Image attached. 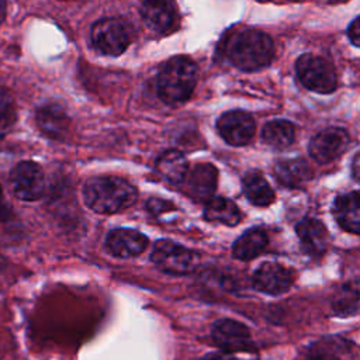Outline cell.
<instances>
[{"label": "cell", "instance_id": "6da1fadb", "mask_svg": "<svg viewBox=\"0 0 360 360\" xmlns=\"http://www.w3.org/2000/svg\"><path fill=\"white\" fill-rule=\"evenodd\" d=\"M136 188L118 176H96L83 186L86 205L98 214H115L136 201Z\"/></svg>", "mask_w": 360, "mask_h": 360}, {"label": "cell", "instance_id": "7a4b0ae2", "mask_svg": "<svg viewBox=\"0 0 360 360\" xmlns=\"http://www.w3.org/2000/svg\"><path fill=\"white\" fill-rule=\"evenodd\" d=\"M226 51L231 63L245 72L266 68L271 63L274 56L271 38L259 30H245L235 34Z\"/></svg>", "mask_w": 360, "mask_h": 360}, {"label": "cell", "instance_id": "3957f363", "mask_svg": "<svg viewBox=\"0 0 360 360\" xmlns=\"http://www.w3.org/2000/svg\"><path fill=\"white\" fill-rule=\"evenodd\" d=\"M195 83V63L186 56H174L160 68L156 77V90L166 104L179 105L190 98Z\"/></svg>", "mask_w": 360, "mask_h": 360}, {"label": "cell", "instance_id": "277c9868", "mask_svg": "<svg viewBox=\"0 0 360 360\" xmlns=\"http://www.w3.org/2000/svg\"><path fill=\"white\" fill-rule=\"evenodd\" d=\"M295 70L300 82L311 91L326 94L332 93L338 86L335 68L321 56L301 55L295 62Z\"/></svg>", "mask_w": 360, "mask_h": 360}, {"label": "cell", "instance_id": "5b68a950", "mask_svg": "<svg viewBox=\"0 0 360 360\" xmlns=\"http://www.w3.org/2000/svg\"><path fill=\"white\" fill-rule=\"evenodd\" d=\"M150 260L155 266L169 274H187L197 266V255L167 239H160L153 245Z\"/></svg>", "mask_w": 360, "mask_h": 360}, {"label": "cell", "instance_id": "8992f818", "mask_svg": "<svg viewBox=\"0 0 360 360\" xmlns=\"http://www.w3.org/2000/svg\"><path fill=\"white\" fill-rule=\"evenodd\" d=\"M91 39L100 52L117 56L127 49L129 44V31L118 18H103L93 25Z\"/></svg>", "mask_w": 360, "mask_h": 360}, {"label": "cell", "instance_id": "52a82bcc", "mask_svg": "<svg viewBox=\"0 0 360 360\" xmlns=\"http://www.w3.org/2000/svg\"><path fill=\"white\" fill-rule=\"evenodd\" d=\"M10 184L20 200L35 201L45 191L44 172L35 162H20L10 173Z\"/></svg>", "mask_w": 360, "mask_h": 360}, {"label": "cell", "instance_id": "ba28073f", "mask_svg": "<svg viewBox=\"0 0 360 360\" xmlns=\"http://www.w3.org/2000/svg\"><path fill=\"white\" fill-rule=\"evenodd\" d=\"M214 343L226 353L250 352L253 350V340L249 329L233 319H219L214 323L211 332Z\"/></svg>", "mask_w": 360, "mask_h": 360}, {"label": "cell", "instance_id": "9c48e42d", "mask_svg": "<svg viewBox=\"0 0 360 360\" xmlns=\"http://www.w3.org/2000/svg\"><path fill=\"white\" fill-rule=\"evenodd\" d=\"M349 145V134L343 128L330 127L319 131L309 141V155L319 165L338 159Z\"/></svg>", "mask_w": 360, "mask_h": 360}, {"label": "cell", "instance_id": "30bf717a", "mask_svg": "<svg viewBox=\"0 0 360 360\" xmlns=\"http://www.w3.org/2000/svg\"><path fill=\"white\" fill-rule=\"evenodd\" d=\"M217 129L222 139L232 146L249 143L255 135L256 124L250 114L233 110L222 114L217 121Z\"/></svg>", "mask_w": 360, "mask_h": 360}, {"label": "cell", "instance_id": "8fae6325", "mask_svg": "<svg viewBox=\"0 0 360 360\" xmlns=\"http://www.w3.org/2000/svg\"><path fill=\"white\" fill-rule=\"evenodd\" d=\"M252 281L257 291L269 295H280L290 290L294 276L287 267L274 262H266L256 269Z\"/></svg>", "mask_w": 360, "mask_h": 360}, {"label": "cell", "instance_id": "7c38bea8", "mask_svg": "<svg viewBox=\"0 0 360 360\" xmlns=\"http://www.w3.org/2000/svg\"><path fill=\"white\" fill-rule=\"evenodd\" d=\"M186 193L197 201H208L218 183V170L211 163H197L184 179Z\"/></svg>", "mask_w": 360, "mask_h": 360}, {"label": "cell", "instance_id": "4fadbf2b", "mask_svg": "<svg viewBox=\"0 0 360 360\" xmlns=\"http://www.w3.org/2000/svg\"><path fill=\"white\" fill-rule=\"evenodd\" d=\"M146 248L148 238L135 229H114L105 238L107 252L120 259L135 257L141 255Z\"/></svg>", "mask_w": 360, "mask_h": 360}, {"label": "cell", "instance_id": "5bb4252c", "mask_svg": "<svg viewBox=\"0 0 360 360\" xmlns=\"http://www.w3.org/2000/svg\"><path fill=\"white\" fill-rule=\"evenodd\" d=\"M297 236L301 242L302 250L312 256L321 257L329 246V232L325 225L315 218H305L295 225Z\"/></svg>", "mask_w": 360, "mask_h": 360}, {"label": "cell", "instance_id": "9a60e30c", "mask_svg": "<svg viewBox=\"0 0 360 360\" xmlns=\"http://www.w3.org/2000/svg\"><path fill=\"white\" fill-rule=\"evenodd\" d=\"M37 124L48 138L62 139L69 129V117L59 104L48 103L38 108Z\"/></svg>", "mask_w": 360, "mask_h": 360}, {"label": "cell", "instance_id": "2e32d148", "mask_svg": "<svg viewBox=\"0 0 360 360\" xmlns=\"http://www.w3.org/2000/svg\"><path fill=\"white\" fill-rule=\"evenodd\" d=\"M141 15L145 24L156 32H167L173 28L174 10L169 0H143Z\"/></svg>", "mask_w": 360, "mask_h": 360}, {"label": "cell", "instance_id": "e0dca14e", "mask_svg": "<svg viewBox=\"0 0 360 360\" xmlns=\"http://www.w3.org/2000/svg\"><path fill=\"white\" fill-rule=\"evenodd\" d=\"M333 215L345 231L360 233V191L339 195L333 202Z\"/></svg>", "mask_w": 360, "mask_h": 360}, {"label": "cell", "instance_id": "ac0fdd59", "mask_svg": "<svg viewBox=\"0 0 360 360\" xmlns=\"http://www.w3.org/2000/svg\"><path fill=\"white\" fill-rule=\"evenodd\" d=\"M273 173L276 180L288 188L302 187L312 177V170L304 159L278 160L273 167Z\"/></svg>", "mask_w": 360, "mask_h": 360}, {"label": "cell", "instance_id": "d6986e66", "mask_svg": "<svg viewBox=\"0 0 360 360\" xmlns=\"http://www.w3.org/2000/svg\"><path fill=\"white\" fill-rule=\"evenodd\" d=\"M332 311L340 318L360 312V278L346 281L336 290L332 298Z\"/></svg>", "mask_w": 360, "mask_h": 360}, {"label": "cell", "instance_id": "ffe728a7", "mask_svg": "<svg viewBox=\"0 0 360 360\" xmlns=\"http://www.w3.org/2000/svg\"><path fill=\"white\" fill-rule=\"evenodd\" d=\"M269 238L262 228H252L243 232L232 246V255L238 260H252L259 256L267 246Z\"/></svg>", "mask_w": 360, "mask_h": 360}, {"label": "cell", "instance_id": "44dd1931", "mask_svg": "<svg viewBox=\"0 0 360 360\" xmlns=\"http://www.w3.org/2000/svg\"><path fill=\"white\" fill-rule=\"evenodd\" d=\"M156 169L160 177L172 186L181 184L188 172L184 155L174 149L166 150L159 156L156 162Z\"/></svg>", "mask_w": 360, "mask_h": 360}, {"label": "cell", "instance_id": "7402d4cb", "mask_svg": "<svg viewBox=\"0 0 360 360\" xmlns=\"http://www.w3.org/2000/svg\"><path fill=\"white\" fill-rule=\"evenodd\" d=\"M246 198L256 207H267L274 201V191L259 170H249L242 180Z\"/></svg>", "mask_w": 360, "mask_h": 360}, {"label": "cell", "instance_id": "603a6c76", "mask_svg": "<svg viewBox=\"0 0 360 360\" xmlns=\"http://www.w3.org/2000/svg\"><path fill=\"white\" fill-rule=\"evenodd\" d=\"M204 217L207 221L219 222L228 226H235L240 222V211L238 205L224 197H212L207 201Z\"/></svg>", "mask_w": 360, "mask_h": 360}, {"label": "cell", "instance_id": "cb8c5ba5", "mask_svg": "<svg viewBox=\"0 0 360 360\" xmlns=\"http://www.w3.org/2000/svg\"><path fill=\"white\" fill-rule=\"evenodd\" d=\"M294 125L285 120L270 121L262 129V141L274 149H284L290 146L294 141Z\"/></svg>", "mask_w": 360, "mask_h": 360}, {"label": "cell", "instance_id": "d4e9b609", "mask_svg": "<svg viewBox=\"0 0 360 360\" xmlns=\"http://www.w3.org/2000/svg\"><path fill=\"white\" fill-rule=\"evenodd\" d=\"M15 104L7 89L0 86V134L7 132L15 122Z\"/></svg>", "mask_w": 360, "mask_h": 360}, {"label": "cell", "instance_id": "484cf974", "mask_svg": "<svg viewBox=\"0 0 360 360\" xmlns=\"http://www.w3.org/2000/svg\"><path fill=\"white\" fill-rule=\"evenodd\" d=\"M333 343H316L307 354V360H340L338 352L333 349Z\"/></svg>", "mask_w": 360, "mask_h": 360}, {"label": "cell", "instance_id": "4316f807", "mask_svg": "<svg viewBox=\"0 0 360 360\" xmlns=\"http://www.w3.org/2000/svg\"><path fill=\"white\" fill-rule=\"evenodd\" d=\"M148 208L149 211L153 214V215H160L163 212H167V211H172L174 207L166 201H162V200H150L148 202Z\"/></svg>", "mask_w": 360, "mask_h": 360}, {"label": "cell", "instance_id": "83f0119b", "mask_svg": "<svg viewBox=\"0 0 360 360\" xmlns=\"http://www.w3.org/2000/svg\"><path fill=\"white\" fill-rule=\"evenodd\" d=\"M349 39L353 45L360 48V15L352 21V24L347 28Z\"/></svg>", "mask_w": 360, "mask_h": 360}, {"label": "cell", "instance_id": "f1b7e54d", "mask_svg": "<svg viewBox=\"0 0 360 360\" xmlns=\"http://www.w3.org/2000/svg\"><path fill=\"white\" fill-rule=\"evenodd\" d=\"M11 217V207L10 204L6 201L3 190L0 187V221H7Z\"/></svg>", "mask_w": 360, "mask_h": 360}, {"label": "cell", "instance_id": "f546056e", "mask_svg": "<svg viewBox=\"0 0 360 360\" xmlns=\"http://www.w3.org/2000/svg\"><path fill=\"white\" fill-rule=\"evenodd\" d=\"M201 360H240V359L232 356V353L219 352V353H208Z\"/></svg>", "mask_w": 360, "mask_h": 360}, {"label": "cell", "instance_id": "4dcf8cb0", "mask_svg": "<svg viewBox=\"0 0 360 360\" xmlns=\"http://www.w3.org/2000/svg\"><path fill=\"white\" fill-rule=\"evenodd\" d=\"M352 174H353V179L360 183V152H357L356 156L353 158V162H352Z\"/></svg>", "mask_w": 360, "mask_h": 360}, {"label": "cell", "instance_id": "1f68e13d", "mask_svg": "<svg viewBox=\"0 0 360 360\" xmlns=\"http://www.w3.org/2000/svg\"><path fill=\"white\" fill-rule=\"evenodd\" d=\"M6 15V0H0V25Z\"/></svg>", "mask_w": 360, "mask_h": 360}, {"label": "cell", "instance_id": "d6a6232c", "mask_svg": "<svg viewBox=\"0 0 360 360\" xmlns=\"http://www.w3.org/2000/svg\"><path fill=\"white\" fill-rule=\"evenodd\" d=\"M328 1H330V3H336V1H343V0H328Z\"/></svg>", "mask_w": 360, "mask_h": 360}, {"label": "cell", "instance_id": "836d02e7", "mask_svg": "<svg viewBox=\"0 0 360 360\" xmlns=\"http://www.w3.org/2000/svg\"><path fill=\"white\" fill-rule=\"evenodd\" d=\"M259 1H266V0H259Z\"/></svg>", "mask_w": 360, "mask_h": 360}]
</instances>
